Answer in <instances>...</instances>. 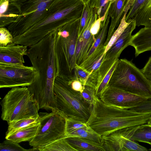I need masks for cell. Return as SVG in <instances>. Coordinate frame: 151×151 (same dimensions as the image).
Segmentation results:
<instances>
[{
	"instance_id": "83f0119b",
	"label": "cell",
	"mask_w": 151,
	"mask_h": 151,
	"mask_svg": "<svg viewBox=\"0 0 151 151\" xmlns=\"http://www.w3.org/2000/svg\"><path fill=\"white\" fill-rule=\"evenodd\" d=\"M115 0H91L88 4L94 8L96 12L98 18L101 22L105 19V16L111 3Z\"/></svg>"
},
{
	"instance_id": "30bf717a",
	"label": "cell",
	"mask_w": 151,
	"mask_h": 151,
	"mask_svg": "<svg viewBox=\"0 0 151 151\" xmlns=\"http://www.w3.org/2000/svg\"><path fill=\"white\" fill-rule=\"evenodd\" d=\"M36 73L32 66L0 63V88L29 86L33 83Z\"/></svg>"
},
{
	"instance_id": "52a82bcc",
	"label": "cell",
	"mask_w": 151,
	"mask_h": 151,
	"mask_svg": "<svg viewBox=\"0 0 151 151\" xmlns=\"http://www.w3.org/2000/svg\"><path fill=\"white\" fill-rule=\"evenodd\" d=\"M1 118L8 123L22 119L38 118V104L27 87H15L0 102Z\"/></svg>"
},
{
	"instance_id": "6da1fadb",
	"label": "cell",
	"mask_w": 151,
	"mask_h": 151,
	"mask_svg": "<svg viewBox=\"0 0 151 151\" xmlns=\"http://www.w3.org/2000/svg\"><path fill=\"white\" fill-rule=\"evenodd\" d=\"M56 29L28 49L27 56L36 71L32 84L27 87L39 109L58 110L54 94L57 67L55 52Z\"/></svg>"
},
{
	"instance_id": "ee69618b",
	"label": "cell",
	"mask_w": 151,
	"mask_h": 151,
	"mask_svg": "<svg viewBox=\"0 0 151 151\" xmlns=\"http://www.w3.org/2000/svg\"><path fill=\"white\" fill-rule=\"evenodd\" d=\"M5 0H6V1H9L10 0H4V1H5Z\"/></svg>"
},
{
	"instance_id": "836d02e7",
	"label": "cell",
	"mask_w": 151,
	"mask_h": 151,
	"mask_svg": "<svg viewBox=\"0 0 151 151\" xmlns=\"http://www.w3.org/2000/svg\"><path fill=\"white\" fill-rule=\"evenodd\" d=\"M14 37L8 29L4 27L0 28V47H4L14 42Z\"/></svg>"
},
{
	"instance_id": "f546056e",
	"label": "cell",
	"mask_w": 151,
	"mask_h": 151,
	"mask_svg": "<svg viewBox=\"0 0 151 151\" xmlns=\"http://www.w3.org/2000/svg\"><path fill=\"white\" fill-rule=\"evenodd\" d=\"M128 12V11L127 10L124 11L123 17L119 25L113 33L109 42L106 46L105 53L115 42L129 24L130 22H127L125 20L126 17Z\"/></svg>"
},
{
	"instance_id": "3957f363",
	"label": "cell",
	"mask_w": 151,
	"mask_h": 151,
	"mask_svg": "<svg viewBox=\"0 0 151 151\" xmlns=\"http://www.w3.org/2000/svg\"><path fill=\"white\" fill-rule=\"evenodd\" d=\"M151 111L137 112L108 105L95 95L86 124L102 135L121 128L147 123Z\"/></svg>"
},
{
	"instance_id": "4fadbf2b",
	"label": "cell",
	"mask_w": 151,
	"mask_h": 151,
	"mask_svg": "<svg viewBox=\"0 0 151 151\" xmlns=\"http://www.w3.org/2000/svg\"><path fill=\"white\" fill-rule=\"evenodd\" d=\"M131 5L125 18L129 22L134 20L137 26L151 27V0H131Z\"/></svg>"
},
{
	"instance_id": "4dcf8cb0",
	"label": "cell",
	"mask_w": 151,
	"mask_h": 151,
	"mask_svg": "<svg viewBox=\"0 0 151 151\" xmlns=\"http://www.w3.org/2000/svg\"><path fill=\"white\" fill-rule=\"evenodd\" d=\"M93 8L88 4H84L83 12L81 17L78 37L83 33L90 18Z\"/></svg>"
},
{
	"instance_id": "d590c367",
	"label": "cell",
	"mask_w": 151,
	"mask_h": 151,
	"mask_svg": "<svg viewBox=\"0 0 151 151\" xmlns=\"http://www.w3.org/2000/svg\"><path fill=\"white\" fill-rule=\"evenodd\" d=\"M66 77L69 85L73 90L80 93L83 91L85 86L80 81L74 79L72 75Z\"/></svg>"
},
{
	"instance_id": "1f68e13d",
	"label": "cell",
	"mask_w": 151,
	"mask_h": 151,
	"mask_svg": "<svg viewBox=\"0 0 151 151\" xmlns=\"http://www.w3.org/2000/svg\"><path fill=\"white\" fill-rule=\"evenodd\" d=\"M13 141L6 139L0 144V151H35L32 148L31 149H26L19 144Z\"/></svg>"
},
{
	"instance_id": "ba28073f",
	"label": "cell",
	"mask_w": 151,
	"mask_h": 151,
	"mask_svg": "<svg viewBox=\"0 0 151 151\" xmlns=\"http://www.w3.org/2000/svg\"><path fill=\"white\" fill-rule=\"evenodd\" d=\"M57 0H10L9 5L18 11L19 15L8 26L14 37L20 35L37 23L49 7Z\"/></svg>"
},
{
	"instance_id": "44dd1931",
	"label": "cell",
	"mask_w": 151,
	"mask_h": 151,
	"mask_svg": "<svg viewBox=\"0 0 151 151\" xmlns=\"http://www.w3.org/2000/svg\"><path fill=\"white\" fill-rule=\"evenodd\" d=\"M65 138L68 143L77 151H105L101 143L90 139L76 137Z\"/></svg>"
},
{
	"instance_id": "ab89813d",
	"label": "cell",
	"mask_w": 151,
	"mask_h": 151,
	"mask_svg": "<svg viewBox=\"0 0 151 151\" xmlns=\"http://www.w3.org/2000/svg\"><path fill=\"white\" fill-rule=\"evenodd\" d=\"M84 4H88L91 0H80Z\"/></svg>"
},
{
	"instance_id": "ffe728a7",
	"label": "cell",
	"mask_w": 151,
	"mask_h": 151,
	"mask_svg": "<svg viewBox=\"0 0 151 151\" xmlns=\"http://www.w3.org/2000/svg\"><path fill=\"white\" fill-rule=\"evenodd\" d=\"M40 122L31 124L26 127L6 134L5 139L18 143L31 140L36 135Z\"/></svg>"
},
{
	"instance_id": "d4e9b609",
	"label": "cell",
	"mask_w": 151,
	"mask_h": 151,
	"mask_svg": "<svg viewBox=\"0 0 151 151\" xmlns=\"http://www.w3.org/2000/svg\"><path fill=\"white\" fill-rule=\"evenodd\" d=\"M102 136L88 126L78 129L68 134L65 138L68 137H80L90 139L101 143Z\"/></svg>"
},
{
	"instance_id": "8fae6325",
	"label": "cell",
	"mask_w": 151,
	"mask_h": 151,
	"mask_svg": "<svg viewBox=\"0 0 151 151\" xmlns=\"http://www.w3.org/2000/svg\"><path fill=\"white\" fill-rule=\"evenodd\" d=\"M140 126L121 128L108 134L102 135L101 143L105 151H147L146 148L132 139Z\"/></svg>"
},
{
	"instance_id": "8992f818",
	"label": "cell",
	"mask_w": 151,
	"mask_h": 151,
	"mask_svg": "<svg viewBox=\"0 0 151 151\" xmlns=\"http://www.w3.org/2000/svg\"><path fill=\"white\" fill-rule=\"evenodd\" d=\"M54 94L58 110L66 118L86 123L92 107L84 100L80 93L72 88L66 76L55 78Z\"/></svg>"
},
{
	"instance_id": "9c48e42d",
	"label": "cell",
	"mask_w": 151,
	"mask_h": 151,
	"mask_svg": "<svg viewBox=\"0 0 151 151\" xmlns=\"http://www.w3.org/2000/svg\"><path fill=\"white\" fill-rule=\"evenodd\" d=\"M40 125L36 136L29 144L35 151L65 137V116L58 110L39 114Z\"/></svg>"
},
{
	"instance_id": "603a6c76",
	"label": "cell",
	"mask_w": 151,
	"mask_h": 151,
	"mask_svg": "<svg viewBox=\"0 0 151 151\" xmlns=\"http://www.w3.org/2000/svg\"><path fill=\"white\" fill-rule=\"evenodd\" d=\"M105 45L97 49L81 65L87 70L91 72H96L99 69L105 60Z\"/></svg>"
},
{
	"instance_id": "d6a6232c",
	"label": "cell",
	"mask_w": 151,
	"mask_h": 151,
	"mask_svg": "<svg viewBox=\"0 0 151 151\" xmlns=\"http://www.w3.org/2000/svg\"><path fill=\"white\" fill-rule=\"evenodd\" d=\"M87 126L85 122L66 117L65 137L68 134L73 131Z\"/></svg>"
},
{
	"instance_id": "f35d334b",
	"label": "cell",
	"mask_w": 151,
	"mask_h": 151,
	"mask_svg": "<svg viewBox=\"0 0 151 151\" xmlns=\"http://www.w3.org/2000/svg\"><path fill=\"white\" fill-rule=\"evenodd\" d=\"M9 4V1L5 0L0 3V15L5 13L7 11Z\"/></svg>"
},
{
	"instance_id": "484cf974",
	"label": "cell",
	"mask_w": 151,
	"mask_h": 151,
	"mask_svg": "<svg viewBox=\"0 0 151 151\" xmlns=\"http://www.w3.org/2000/svg\"><path fill=\"white\" fill-rule=\"evenodd\" d=\"M132 139L151 145V125L146 123L140 125L133 135Z\"/></svg>"
},
{
	"instance_id": "277c9868",
	"label": "cell",
	"mask_w": 151,
	"mask_h": 151,
	"mask_svg": "<svg viewBox=\"0 0 151 151\" xmlns=\"http://www.w3.org/2000/svg\"><path fill=\"white\" fill-rule=\"evenodd\" d=\"M81 17L57 30L55 44L57 77L68 76L76 64V47Z\"/></svg>"
},
{
	"instance_id": "7c38bea8",
	"label": "cell",
	"mask_w": 151,
	"mask_h": 151,
	"mask_svg": "<svg viewBox=\"0 0 151 151\" xmlns=\"http://www.w3.org/2000/svg\"><path fill=\"white\" fill-rule=\"evenodd\" d=\"M99 98L107 105L126 109L137 106L148 99L110 86H108Z\"/></svg>"
},
{
	"instance_id": "ac0fdd59",
	"label": "cell",
	"mask_w": 151,
	"mask_h": 151,
	"mask_svg": "<svg viewBox=\"0 0 151 151\" xmlns=\"http://www.w3.org/2000/svg\"><path fill=\"white\" fill-rule=\"evenodd\" d=\"M119 58L105 60L99 70V77L95 95L99 98L108 86Z\"/></svg>"
},
{
	"instance_id": "7a4b0ae2",
	"label": "cell",
	"mask_w": 151,
	"mask_h": 151,
	"mask_svg": "<svg viewBox=\"0 0 151 151\" xmlns=\"http://www.w3.org/2000/svg\"><path fill=\"white\" fill-rule=\"evenodd\" d=\"M84 6L80 0H57L37 23L14 37V43L29 47L35 45L53 31L81 17Z\"/></svg>"
},
{
	"instance_id": "cb8c5ba5",
	"label": "cell",
	"mask_w": 151,
	"mask_h": 151,
	"mask_svg": "<svg viewBox=\"0 0 151 151\" xmlns=\"http://www.w3.org/2000/svg\"><path fill=\"white\" fill-rule=\"evenodd\" d=\"M108 9L105 19L103 21L101 22L100 29L96 36L94 42L88 51L87 58L91 55L97 49L105 45L110 22V17L108 12Z\"/></svg>"
},
{
	"instance_id": "d6986e66",
	"label": "cell",
	"mask_w": 151,
	"mask_h": 151,
	"mask_svg": "<svg viewBox=\"0 0 151 151\" xmlns=\"http://www.w3.org/2000/svg\"><path fill=\"white\" fill-rule=\"evenodd\" d=\"M129 45L134 48L136 57L144 52L151 50V27L142 28L132 35Z\"/></svg>"
},
{
	"instance_id": "60d3db41",
	"label": "cell",
	"mask_w": 151,
	"mask_h": 151,
	"mask_svg": "<svg viewBox=\"0 0 151 151\" xmlns=\"http://www.w3.org/2000/svg\"><path fill=\"white\" fill-rule=\"evenodd\" d=\"M147 124H148L151 125V117L150 119H149V120L147 122Z\"/></svg>"
},
{
	"instance_id": "5bb4252c",
	"label": "cell",
	"mask_w": 151,
	"mask_h": 151,
	"mask_svg": "<svg viewBox=\"0 0 151 151\" xmlns=\"http://www.w3.org/2000/svg\"><path fill=\"white\" fill-rule=\"evenodd\" d=\"M98 19L95 9L93 8L89 22L84 31L78 37L76 50V64L80 65L86 59L89 50L94 42L96 37L92 35L91 29Z\"/></svg>"
},
{
	"instance_id": "74e56055",
	"label": "cell",
	"mask_w": 151,
	"mask_h": 151,
	"mask_svg": "<svg viewBox=\"0 0 151 151\" xmlns=\"http://www.w3.org/2000/svg\"><path fill=\"white\" fill-rule=\"evenodd\" d=\"M141 70L147 78L151 81V56Z\"/></svg>"
},
{
	"instance_id": "9a60e30c",
	"label": "cell",
	"mask_w": 151,
	"mask_h": 151,
	"mask_svg": "<svg viewBox=\"0 0 151 151\" xmlns=\"http://www.w3.org/2000/svg\"><path fill=\"white\" fill-rule=\"evenodd\" d=\"M27 47L14 43L0 47V63L24 64L23 57L27 55Z\"/></svg>"
},
{
	"instance_id": "e0dca14e",
	"label": "cell",
	"mask_w": 151,
	"mask_h": 151,
	"mask_svg": "<svg viewBox=\"0 0 151 151\" xmlns=\"http://www.w3.org/2000/svg\"><path fill=\"white\" fill-rule=\"evenodd\" d=\"M129 0H115L110 4L108 12L110 22L107 36L105 42L107 45L113 33L119 25L124 14V10Z\"/></svg>"
},
{
	"instance_id": "7bdbcfd3",
	"label": "cell",
	"mask_w": 151,
	"mask_h": 151,
	"mask_svg": "<svg viewBox=\"0 0 151 151\" xmlns=\"http://www.w3.org/2000/svg\"><path fill=\"white\" fill-rule=\"evenodd\" d=\"M151 148L148 150L151 151Z\"/></svg>"
},
{
	"instance_id": "4316f807",
	"label": "cell",
	"mask_w": 151,
	"mask_h": 151,
	"mask_svg": "<svg viewBox=\"0 0 151 151\" xmlns=\"http://www.w3.org/2000/svg\"><path fill=\"white\" fill-rule=\"evenodd\" d=\"M40 151H77L67 142L65 138L56 140L40 148Z\"/></svg>"
},
{
	"instance_id": "8d00e7d4",
	"label": "cell",
	"mask_w": 151,
	"mask_h": 151,
	"mask_svg": "<svg viewBox=\"0 0 151 151\" xmlns=\"http://www.w3.org/2000/svg\"><path fill=\"white\" fill-rule=\"evenodd\" d=\"M130 109L141 112L151 111V99H147L141 104Z\"/></svg>"
},
{
	"instance_id": "5b68a950",
	"label": "cell",
	"mask_w": 151,
	"mask_h": 151,
	"mask_svg": "<svg viewBox=\"0 0 151 151\" xmlns=\"http://www.w3.org/2000/svg\"><path fill=\"white\" fill-rule=\"evenodd\" d=\"M151 99V81L131 61L119 59L108 86Z\"/></svg>"
},
{
	"instance_id": "2e32d148",
	"label": "cell",
	"mask_w": 151,
	"mask_h": 151,
	"mask_svg": "<svg viewBox=\"0 0 151 151\" xmlns=\"http://www.w3.org/2000/svg\"><path fill=\"white\" fill-rule=\"evenodd\" d=\"M129 22L120 36L106 52L105 60L119 58L123 51L129 45L132 33L137 26L135 20Z\"/></svg>"
},
{
	"instance_id": "f1b7e54d",
	"label": "cell",
	"mask_w": 151,
	"mask_h": 151,
	"mask_svg": "<svg viewBox=\"0 0 151 151\" xmlns=\"http://www.w3.org/2000/svg\"><path fill=\"white\" fill-rule=\"evenodd\" d=\"M39 122L40 119L39 117L24 119L10 122L8 123V127L6 134Z\"/></svg>"
},
{
	"instance_id": "7402d4cb",
	"label": "cell",
	"mask_w": 151,
	"mask_h": 151,
	"mask_svg": "<svg viewBox=\"0 0 151 151\" xmlns=\"http://www.w3.org/2000/svg\"><path fill=\"white\" fill-rule=\"evenodd\" d=\"M73 78L80 81L83 85L95 88L96 87L99 77V71L91 72L84 67L76 64L74 69Z\"/></svg>"
},
{
	"instance_id": "e575fe53",
	"label": "cell",
	"mask_w": 151,
	"mask_h": 151,
	"mask_svg": "<svg viewBox=\"0 0 151 151\" xmlns=\"http://www.w3.org/2000/svg\"><path fill=\"white\" fill-rule=\"evenodd\" d=\"M95 92V88L86 85L83 91L80 93L81 95L84 100L91 107L93 102Z\"/></svg>"
},
{
	"instance_id": "b9f144b4",
	"label": "cell",
	"mask_w": 151,
	"mask_h": 151,
	"mask_svg": "<svg viewBox=\"0 0 151 151\" xmlns=\"http://www.w3.org/2000/svg\"><path fill=\"white\" fill-rule=\"evenodd\" d=\"M4 0H0V3H1L4 1Z\"/></svg>"
}]
</instances>
